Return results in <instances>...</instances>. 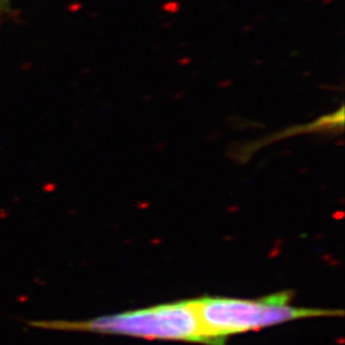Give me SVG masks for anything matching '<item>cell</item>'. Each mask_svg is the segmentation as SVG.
<instances>
[{"instance_id":"2","label":"cell","mask_w":345,"mask_h":345,"mask_svg":"<svg viewBox=\"0 0 345 345\" xmlns=\"http://www.w3.org/2000/svg\"><path fill=\"white\" fill-rule=\"evenodd\" d=\"M292 292H279L257 299L236 297H200L198 313L203 329L214 345H225L232 335L257 331L292 321L342 316V311L292 304Z\"/></svg>"},{"instance_id":"1","label":"cell","mask_w":345,"mask_h":345,"mask_svg":"<svg viewBox=\"0 0 345 345\" xmlns=\"http://www.w3.org/2000/svg\"><path fill=\"white\" fill-rule=\"evenodd\" d=\"M28 325L50 331L121 335L146 340L214 345L203 329L196 299L169 302L88 320H38L30 321Z\"/></svg>"},{"instance_id":"3","label":"cell","mask_w":345,"mask_h":345,"mask_svg":"<svg viewBox=\"0 0 345 345\" xmlns=\"http://www.w3.org/2000/svg\"><path fill=\"white\" fill-rule=\"evenodd\" d=\"M9 3L11 0H0V18L9 11Z\"/></svg>"}]
</instances>
